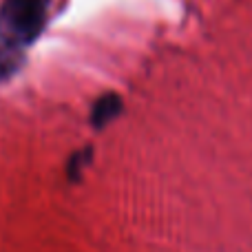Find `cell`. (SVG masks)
<instances>
[{
  "label": "cell",
  "mask_w": 252,
  "mask_h": 252,
  "mask_svg": "<svg viewBox=\"0 0 252 252\" xmlns=\"http://www.w3.org/2000/svg\"><path fill=\"white\" fill-rule=\"evenodd\" d=\"M51 0H4L0 7V44L25 51L47 25Z\"/></svg>",
  "instance_id": "obj_1"
},
{
  "label": "cell",
  "mask_w": 252,
  "mask_h": 252,
  "mask_svg": "<svg viewBox=\"0 0 252 252\" xmlns=\"http://www.w3.org/2000/svg\"><path fill=\"white\" fill-rule=\"evenodd\" d=\"M22 60H25L22 51L0 44V82L11 78V75L22 66Z\"/></svg>",
  "instance_id": "obj_3"
},
{
  "label": "cell",
  "mask_w": 252,
  "mask_h": 252,
  "mask_svg": "<svg viewBox=\"0 0 252 252\" xmlns=\"http://www.w3.org/2000/svg\"><path fill=\"white\" fill-rule=\"evenodd\" d=\"M91 157H93V148H87V151H82V153H75L69 161V177L78 179L80 175H82L84 166L91 164Z\"/></svg>",
  "instance_id": "obj_4"
},
{
  "label": "cell",
  "mask_w": 252,
  "mask_h": 252,
  "mask_svg": "<svg viewBox=\"0 0 252 252\" xmlns=\"http://www.w3.org/2000/svg\"><path fill=\"white\" fill-rule=\"evenodd\" d=\"M122 97L118 93H106L100 100H95L91 109V124L93 128H104L106 124H111L120 113H122Z\"/></svg>",
  "instance_id": "obj_2"
}]
</instances>
